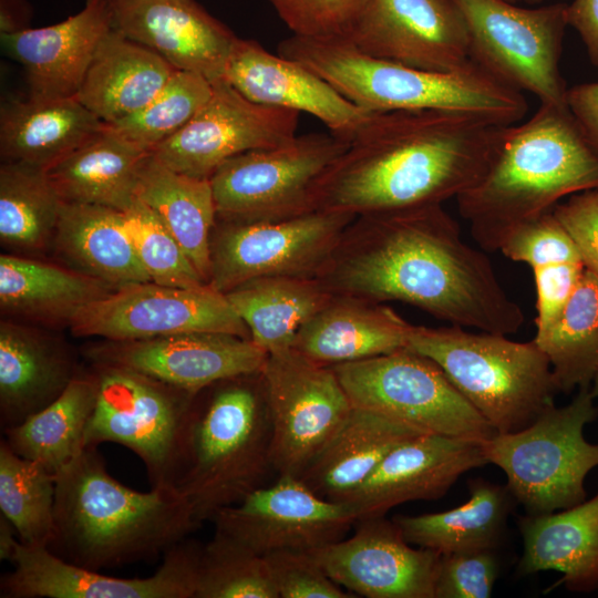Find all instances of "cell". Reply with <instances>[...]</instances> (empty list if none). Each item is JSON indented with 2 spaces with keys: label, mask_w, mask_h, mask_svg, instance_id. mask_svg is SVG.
I'll use <instances>...</instances> for the list:
<instances>
[{
  "label": "cell",
  "mask_w": 598,
  "mask_h": 598,
  "mask_svg": "<svg viewBox=\"0 0 598 598\" xmlns=\"http://www.w3.org/2000/svg\"><path fill=\"white\" fill-rule=\"evenodd\" d=\"M406 348L433 360L496 433L526 427L555 403L551 367L534 339L411 324Z\"/></svg>",
  "instance_id": "cell-7"
},
{
  "label": "cell",
  "mask_w": 598,
  "mask_h": 598,
  "mask_svg": "<svg viewBox=\"0 0 598 598\" xmlns=\"http://www.w3.org/2000/svg\"><path fill=\"white\" fill-rule=\"evenodd\" d=\"M598 417L590 388L564 406L555 403L526 427L482 442L487 463L506 475V486L526 514L566 509L587 499L585 481L598 466V443L584 429Z\"/></svg>",
  "instance_id": "cell-8"
},
{
  "label": "cell",
  "mask_w": 598,
  "mask_h": 598,
  "mask_svg": "<svg viewBox=\"0 0 598 598\" xmlns=\"http://www.w3.org/2000/svg\"><path fill=\"white\" fill-rule=\"evenodd\" d=\"M553 213L574 240L585 268L598 277V188L570 195Z\"/></svg>",
  "instance_id": "cell-50"
},
{
  "label": "cell",
  "mask_w": 598,
  "mask_h": 598,
  "mask_svg": "<svg viewBox=\"0 0 598 598\" xmlns=\"http://www.w3.org/2000/svg\"><path fill=\"white\" fill-rule=\"evenodd\" d=\"M62 198L47 171L20 162L0 167V240L17 250H39L54 237Z\"/></svg>",
  "instance_id": "cell-40"
},
{
  "label": "cell",
  "mask_w": 598,
  "mask_h": 598,
  "mask_svg": "<svg viewBox=\"0 0 598 598\" xmlns=\"http://www.w3.org/2000/svg\"><path fill=\"white\" fill-rule=\"evenodd\" d=\"M90 354L96 363L125 368L192 393L226 379L258 373L268 357L251 339L221 332L114 342Z\"/></svg>",
  "instance_id": "cell-21"
},
{
  "label": "cell",
  "mask_w": 598,
  "mask_h": 598,
  "mask_svg": "<svg viewBox=\"0 0 598 598\" xmlns=\"http://www.w3.org/2000/svg\"><path fill=\"white\" fill-rule=\"evenodd\" d=\"M507 1L513 2V3L525 2V3L535 4V3L540 2L542 0H507Z\"/></svg>",
  "instance_id": "cell-55"
},
{
  "label": "cell",
  "mask_w": 598,
  "mask_h": 598,
  "mask_svg": "<svg viewBox=\"0 0 598 598\" xmlns=\"http://www.w3.org/2000/svg\"><path fill=\"white\" fill-rule=\"evenodd\" d=\"M591 188L598 153L567 105L540 104L527 121L502 126L484 175L455 199L473 239L495 251L517 224Z\"/></svg>",
  "instance_id": "cell-4"
},
{
  "label": "cell",
  "mask_w": 598,
  "mask_h": 598,
  "mask_svg": "<svg viewBox=\"0 0 598 598\" xmlns=\"http://www.w3.org/2000/svg\"><path fill=\"white\" fill-rule=\"evenodd\" d=\"M198 113L152 155L167 167L193 177L210 178L239 154L271 148L292 140L300 113L255 103L224 78Z\"/></svg>",
  "instance_id": "cell-16"
},
{
  "label": "cell",
  "mask_w": 598,
  "mask_h": 598,
  "mask_svg": "<svg viewBox=\"0 0 598 598\" xmlns=\"http://www.w3.org/2000/svg\"><path fill=\"white\" fill-rule=\"evenodd\" d=\"M504 125L468 113H374L320 176L313 210L353 216L443 205L487 169Z\"/></svg>",
  "instance_id": "cell-2"
},
{
  "label": "cell",
  "mask_w": 598,
  "mask_h": 598,
  "mask_svg": "<svg viewBox=\"0 0 598 598\" xmlns=\"http://www.w3.org/2000/svg\"><path fill=\"white\" fill-rule=\"evenodd\" d=\"M136 198L157 215L208 283L217 221L209 178L178 173L151 154L140 173Z\"/></svg>",
  "instance_id": "cell-35"
},
{
  "label": "cell",
  "mask_w": 598,
  "mask_h": 598,
  "mask_svg": "<svg viewBox=\"0 0 598 598\" xmlns=\"http://www.w3.org/2000/svg\"><path fill=\"white\" fill-rule=\"evenodd\" d=\"M349 143L330 132L310 133L229 158L209 178L217 220L268 221L312 212L315 185Z\"/></svg>",
  "instance_id": "cell-12"
},
{
  "label": "cell",
  "mask_w": 598,
  "mask_h": 598,
  "mask_svg": "<svg viewBox=\"0 0 598 598\" xmlns=\"http://www.w3.org/2000/svg\"><path fill=\"white\" fill-rule=\"evenodd\" d=\"M195 598H279L265 556L215 530L202 545Z\"/></svg>",
  "instance_id": "cell-43"
},
{
  "label": "cell",
  "mask_w": 598,
  "mask_h": 598,
  "mask_svg": "<svg viewBox=\"0 0 598 598\" xmlns=\"http://www.w3.org/2000/svg\"><path fill=\"white\" fill-rule=\"evenodd\" d=\"M212 92L213 83L206 78L175 70L163 89L142 110L106 125L152 153L198 113Z\"/></svg>",
  "instance_id": "cell-42"
},
{
  "label": "cell",
  "mask_w": 598,
  "mask_h": 598,
  "mask_svg": "<svg viewBox=\"0 0 598 598\" xmlns=\"http://www.w3.org/2000/svg\"><path fill=\"white\" fill-rule=\"evenodd\" d=\"M498 575L495 549L441 554L434 598H489Z\"/></svg>",
  "instance_id": "cell-47"
},
{
  "label": "cell",
  "mask_w": 598,
  "mask_h": 598,
  "mask_svg": "<svg viewBox=\"0 0 598 598\" xmlns=\"http://www.w3.org/2000/svg\"><path fill=\"white\" fill-rule=\"evenodd\" d=\"M468 37L470 60L502 84L566 106L560 73L567 4L518 7L507 0H453Z\"/></svg>",
  "instance_id": "cell-9"
},
{
  "label": "cell",
  "mask_w": 598,
  "mask_h": 598,
  "mask_svg": "<svg viewBox=\"0 0 598 598\" xmlns=\"http://www.w3.org/2000/svg\"><path fill=\"white\" fill-rule=\"evenodd\" d=\"M278 54L305 64L368 112L442 110L511 125L528 109L522 92L473 63L454 72L425 71L367 55L346 38L296 34L278 44Z\"/></svg>",
  "instance_id": "cell-6"
},
{
  "label": "cell",
  "mask_w": 598,
  "mask_h": 598,
  "mask_svg": "<svg viewBox=\"0 0 598 598\" xmlns=\"http://www.w3.org/2000/svg\"><path fill=\"white\" fill-rule=\"evenodd\" d=\"M53 239L75 270L113 289L151 281L135 252L123 212L63 202Z\"/></svg>",
  "instance_id": "cell-33"
},
{
  "label": "cell",
  "mask_w": 598,
  "mask_h": 598,
  "mask_svg": "<svg viewBox=\"0 0 598 598\" xmlns=\"http://www.w3.org/2000/svg\"><path fill=\"white\" fill-rule=\"evenodd\" d=\"M123 215L137 258L152 282L177 288L208 285L150 207L136 198Z\"/></svg>",
  "instance_id": "cell-44"
},
{
  "label": "cell",
  "mask_w": 598,
  "mask_h": 598,
  "mask_svg": "<svg viewBox=\"0 0 598 598\" xmlns=\"http://www.w3.org/2000/svg\"><path fill=\"white\" fill-rule=\"evenodd\" d=\"M467 486L470 498L455 508L394 516L405 540L440 554L496 549L517 502L506 485L482 477L470 480Z\"/></svg>",
  "instance_id": "cell-34"
},
{
  "label": "cell",
  "mask_w": 598,
  "mask_h": 598,
  "mask_svg": "<svg viewBox=\"0 0 598 598\" xmlns=\"http://www.w3.org/2000/svg\"><path fill=\"white\" fill-rule=\"evenodd\" d=\"M410 327L382 303L332 295L300 327L291 349L331 367L405 349Z\"/></svg>",
  "instance_id": "cell-26"
},
{
  "label": "cell",
  "mask_w": 598,
  "mask_h": 598,
  "mask_svg": "<svg viewBox=\"0 0 598 598\" xmlns=\"http://www.w3.org/2000/svg\"><path fill=\"white\" fill-rule=\"evenodd\" d=\"M61 343L37 331L0 327V425L16 426L55 400L78 374Z\"/></svg>",
  "instance_id": "cell-29"
},
{
  "label": "cell",
  "mask_w": 598,
  "mask_h": 598,
  "mask_svg": "<svg viewBox=\"0 0 598 598\" xmlns=\"http://www.w3.org/2000/svg\"><path fill=\"white\" fill-rule=\"evenodd\" d=\"M590 392L595 399L598 398V370L597 373L590 384Z\"/></svg>",
  "instance_id": "cell-54"
},
{
  "label": "cell",
  "mask_w": 598,
  "mask_h": 598,
  "mask_svg": "<svg viewBox=\"0 0 598 598\" xmlns=\"http://www.w3.org/2000/svg\"><path fill=\"white\" fill-rule=\"evenodd\" d=\"M112 287L78 270L2 255L0 305L3 311L47 321H66Z\"/></svg>",
  "instance_id": "cell-37"
},
{
  "label": "cell",
  "mask_w": 598,
  "mask_h": 598,
  "mask_svg": "<svg viewBox=\"0 0 598 598\" xmlns=\"http://www.w3.org/2000/svg\"><path fill=\"white\" fill-rule=\"evenodd\" d=\"M354 218L317 209L279 220L216 221L208 285L226 293L259 277H316Z\"/></svg>",
  "instance_id": "cell-13"
},
{
  "label": "cell",
  "mask_w": 598,
  "mask_h": 598,
  "mask_svg": "<svg viewBox=\"0 0 598 598\" xmlns=\"http://www.w3.org/2000/svg\"><path fill=\"white\" fill-rule=\"evenodd\" d=\"M97 395L84 445L115 443L145 466L151 486H173L188 414L196 393L138 372L96 363Z\"/></svg>",
  "instance_id": "cell-10"
},
{
  "label": "cell",
  "mask_w": 598,
  "mask_h": 598,
  "mask_svg": "<svg viewBox=\"0 0 598 598\" xmlns=\"http://www.w3.org/2000/svg\"><path fill=\"white\" fill-rule=\"evenodd\" d=\"M19 543L13 525L0 514V559L10 561Z\"/></svg>",
  "instance_id": "cell-53"
},
{
  "label": "cell",
  "mask_w": 598,
  "mask_h": 598,
  "mask_svg": "<svg viewBox=\"0 0 598 598\" xmlns=\"http://www.w3.org/2000/svg\"><path fill=\"white\" fill-rule=\"evenodd\" d=\"M55 475L54 529L48 548L96 571L163 556L200 524L173 486L135 491L113 477L96 446Z\"/></svg>",
  "instance_id": "cell-3"
},
{
  "label": "cell",
  "mask_w": 598,
  "mask_h": 598,
  "mask_svg": "<svg viewBox=\"0 0 598 598\" xmlns=\"http://www.w3.org/2000/svg\"><path fill=\"white\" fill-rule=\"evenodd\" d=\"M354 525L351 537L311 551L338 585L367 598H434L440 553L408 543L385 516Z\"/></svg>",
  "instance_id": "cell-20"
},
{
  "label": "cell",
  "mask_w": 598,
  "mask_h": 598,
  "mask_svg": "<svg viewBox=\"0 0 598 598\" xmlns=\"http://www.w3.org/2000/svg\"><path fill=\"white\" fill-rule=\"evenodd\" d=\"M175 70L156 52L112 29L75 97L102 122L114 124L150 103Z\"/></svg>",
  "instance_id": "cell-31"
},
{
  "label": "cell",
  "mask_w": 598,
  "mask_h": 598,
  "mask_svg": "<svg viewBox=\"0 0 598 598\" xmlns=\"http://www.w3.org/2000/svg\"><path fill=\"white\" fill-rule=\"evenodd\" d=\"M549 360L558 392L590 388L598 370V277L585 271L551 328L534 338Z\"/></svg>",
  "instance_id": "cell-39"
},
{
  "label": "cell",
  "mask_w": 598,
  "mask_h": 598,
  "mask_svg": "<svg viewBox=\"0 0 598 598\" xmlns=\"http://www.w3.org/2000/svg\"><path fill=\"white\" fill-rule=\"evenodd\" d=\"M113 29L109 0L56 24L1 32L4 52L25 70L30 97H74L105 35Z\"/></svg>",
  "instance_id": "cell-25"
},
{
  "label": "cell",
  "mask_w": 598,
  "mask_h": 598,
  "mask_svg": "<svg viewBox=\"0 0 598 598\" xmlns=\"http://www.w3.org/2000/svg\"><path fill=\"white\" fill-rule=\"evenodd\" d=\"M485 464L482 442L422 433L394 447L343 503L357 520L385 516L410 501L443 497L464 473Z\"/></svg>",
  "instance_id": "cell-23"
},
{
  "label": "cell",
  "mask_w": 598,
  "mask_h": 598,
  "mask_svg": "<svg viewBox=\"0 0 598 598\" xmlns=\"http://www.w3.org/2000/svg\"><path fill=\"white\" fill-rule=\"evenodd\" d=\"M498 251L532 268L561 262L582 264L574 240L553 209L517 224L506 235Z\"/></svg>",
  "instance_id": "cell-45"
},
{
  "label": "cell",
  "mask_w": 598,
  "mask_h": 598,
  "mask_svg": "<svg viewBox=\"0 0 598 598\" xmlns=\"http://www.w3.org/2000/svg\"><path fill=\"white\" fill-rule=\"evenodd\" d=\"M370 0H268L292 34L344 38Z\"/></svg>",
  "instance_id": "cell-46"
},
{
  "label": "cell",
  "mask_w": 598,
  "mask_h": 598,
  "mask_svg": "<svg viewBox=\"0 0 598 598\" xmlns=\"http://www.w3.org/2000/svg\"><path fill=\"white\" fill-rule=\"evenodd\" d=\"M567 23L578 32L598 69V0H574L567 4Z\"/></svg>",
  "instance_id": "cell-52"
},
{
  "label": "cell",
  "mask_w": 598,
  "mask_h": 598,
  "mask_svg": "<svg viewBox=\"0 0 598 598\" xmlns=\"http://www.w3.org/2000/svg\"><path fill=\"white\" fill-rule=\"evenodd\" d=\"M260 375L271 421L274 471L299 477L353 404L331 367L292 349L268 354Z\"/></svg>",
  "instance_id": "cell-14"
},
{
  "label": "cell",
  "mask_w": 598,
  "mask_h": 598,
  "mask_svg": "<svg viewBox=\"0 0 598 598\" xmlns=\"http://www.w3.org/2000/svg\"><path fill=\"white\" fill-rule=\"evenodd\" d=\"M97 375L79 372L64 391L20 424L2 431L9 447L53 474L85 448L84 434L97 395Z\"/></svg>",
  "instance_id": "cell-38"
},
{
  "label": "cell",
  "mask_w": 598,
  "mask_h": 598,
  "mask_svg": "<svg viewBox=\"0 0 598 598\" xmlns=\"http://www.w3.org/2000/svg\"><path fill=\"white\" fill-rule=\"evenodd\" d=\"M523 553L519 576L555 570L556 582L576 594L598 590V491L589 499L549 514L518 519Z\"/></svg>",
  "instance_id": "cell-27"
},
{
  "label": "cell",
  "mask_w": 598,
  "mask_h": 598,
  "mask_svg": "<svg viewBox=\"0 0 598 598\" xmlns=\"http://www.w3.org/2000/svg\"><path fill=\"white\" fill-rule=\"evenodd\" d=\"M536 288V336L547 332L564 311L584 271L581 262H561L532 268Z\"/></svg>",
  "instance_id": "cell-49"
},
{
  "label": "cell",
  "mask_w": 598,
  "mask_h": 598,
  "mask_svg": "<svg viewBox=\"0 0 598 598\" xmlns=\"http://www.w3.org/2000/svg\"><path fill=\"white\" fill-rule=\"evenodd\" d=\"M344 38L367 55L414 69L454 72L472 64L453 0H370Z\"/></svg>",
  "instance_id": "cell-19"
},
{
  "label": "cell",
  "mask_w": 598,
  "mask_h": 598,
  "mask_svg": "<svg viewBox=\"0 0 598 598\" xmlns=\"http://www.w3.org/2000/svg\"><path fill=\"white\" fill-rule=\"evenodd\" d=\"M69 326L76 336L102 337L113 342L188 332H221L250 339L225 293L209 285H127L82 308Z\"/></svg>",
  "instance_id": "cell-15"
},
{
  "label": "cell",
  "mask_w": 598,
  "mask_h": 598,
  "mask_svg": "<svg viewBox=\"0 0 598 598\" xmlns=\"http://www.w3.org/2000/svg\"><path fill=\"white\" fill-rule=\"evenodd\" d=\"M151 154L105 124L47 174L65 203L124 212L136 200L140 173Z\"/></svg>",
  "instance_id": "cell-32"
},
{
  "label": "cell",
  "mask_w": 598,
  "mask_h": 598,
  "mask_svg": "<svg viewBox=\"0 0 598 598\" xmlns=\"http://www.w3.org/2000/svg\"><path fill=\"white\" fill-rule=\"evenodd\" d=\"M224 79L248 100L321 121L329 132L351 141L372 117L299 61L268 52L255 40L237 38Z\"/></svg>",
  "instance_id": "cell-22"
},
{
  "label": "cell",
  "mask_w": 598,
  "mask_h": 598,
  "mask_svg": "<svg viewBox=\"0 0 598 598\" xmlns=\"http://www.w3.org/2000/svg\"><path fill=\"white\" fill-rule=\"evenodd\" d=\"M250 339L268 354L290 350L300 327L330 298L315 277L268 276L225 293Z\"/></svg>",
  "instance_id": "cell-36"
},
{
  "label": "cell",
  "mask_w": 598,
  "mask_h": 598,
  "mask_svg": "<svg viewBox=\"0 0 598 598\" xmlns=\"http://www.w3.org/2000/svg\"><path fill=\"white\" fill-rule=\"evenodd\" d=\"M331 368L354 406L427 433L478 442L496 434L433 360L408 348Z\"/></svg>",
  "instance_id": "cell-11"
},
{
  "label": "cell",
  "mask_w": 598,
  "mask_h": 598,
  "mask_svg": "<svg viewBox=\"0 0 598 598\" xmlns=\"http://www.w3.org/2000/svg\"><path fill=\"white\" fill-rule=\"evenodd\" d=\"M55 475L0 442V511L28 546L49 545L54 529Z\"/></svg>",
  "instance_id": "cell-41"
},
{
  "label": "cell",
  "mask_w": 598,
  "mask_h": 598,
  "mask_svg": "<svg viewBox=\"0 0 598 598\" xmlns=\"http://www.w3.org/2000/svg\"><path fill=\"white\" fill-rule=\"evenodd\" d=\"M202 545L189 538L163 555L157 570L144 578H120L71 564L47 546L20 540L2 575L1 598H195Z\"/></svg>",
  "instance_id": "cell-17"
},
{
  "label": "cell",
  "mask_w": 598,
  "mask_h": 598,
  "mask_svg": "<svg viewBox=\"0 0 598 598\" xmlns=\"http://www.w3.org/2000/svg\"><path fill=\"white\" fill-rule=\"evenodd\" d=\"M422 433L427 432L353 405L299 477L318 495L343 503L394 447Z\"/></svg>",
  "instance_id": "cell-28"
},
{
  "label": "cell",
  "mask_w": 598,
  "mask_h": 598,
  "mask_svg": "<svg viewBox=\"0 0 598 598\" xmlns=\"http://www.w3.org/2000/svg\"><path fill=\"white\" fill-rule=\"evenodd\" d=\"M196 393L173 480L202 525L267 484L271 421L260 372Z\"/></svg>",
  "instance_id": "cell-5"
},
{
  "label": "cell",
  "mask_w": 598,
  "mask_h": 598,
  "mask_svg": "<svg viewBox=\"0 0 598 598\" xmlns=\"http://www.w3.org/2000/svg\"><path fill=\"white\" fill-rule=\"evenodd\" d=\"M315 278L331 295L402 301L480 331L508 336L525 320L442 205L357 216Z\"/></svg>",
  "instance_id": "cell-1"
},
{
  "label": "cell",
  "mask_w": 598,
  "mask_h": 598,
  "mask_svg": "<svg viewBox=\"0 0 598 598\" xmlns=\"http://www.w3.org/2000/svg\"><path fill=\"white\" fill-rule=\"evenodd\" d=\"M220 532L259 555L281 550L311 553L344 538L354 511L312 491L300 477L279 475L212 520Z\"/></svg>",
  "instance_id": "cell-18"
},
{
  "label": "cell",
  "mask_w": 598,
  "mask_h": 598,
  "mask_svg": "<svg viewBox=\"0 0 598 598\" xmlns=\"http://www.w3.org/2000/svg\"><path fill=\"white\" fill-rule=\"evenodd\" d=\"M112 27L174 69L224 78L237 37L195 0H109Z\"/></svg>",
  "instance_id": "cell-24"
},
{
  "label": "cell",
  "mask_w": 598,
  "mask_h": 598,
  "mask_svg": "<svg viewBox=\"0 0 598 598\" xmlns=\"http://www.w3.org/2000/svg\"><path fill=\"white\" fill-rule=\"evenodd\" d=\"M104 126L75 96L4 101L0 109L1 158L47 171Z\"/></svg>",
  "instance_id": "cell-30"
},
{
  "label": "cell",
  "mask_w": 598,
  "mask_h": 598,
  "mask_svg": "<svg viewBox=\"0 0 598 598\" xmlns=\"http://www.w3.org/2000/svg\"><path fill=\"white\" fill-rule=\"evenodd\" d=\"M566 103L589 143L598 153V82L568 87Z\"/></svg>",
  "instance_id": "cell-51"
},
{
  "label": "cell",
  "mask_w": 598,
  "mask_h": 598,
  "mask_svg": "<svg viewBox=\"0 0 598 598\" xmlns=\"http://www.w3.org/2000/svg\"><path fill=\"white\" fill-rule=\"evenodd\" d=\"M279 598H352L307 551L281 550L265 556Z\"/></svg>",
  "instance_id": "cell-48"
}]
</instances>
